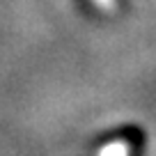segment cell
<instances>
[{
	"label": "cell",
	"instance_id": "obj_1",
	"mask_svg": "<svg viewBox=\"0 0 156 156\" xmlns=\"http://www.w3.org/2000/svg\"><path fill=\"white\" fill-rule=\"evenodd\" d=\"M133 151H136V140L124 136V138H115V140L106 142L99 149V156H131Z\"/></svg>",
	"mask_w": 156,
	"mask_h": 156
}]
</instances>
